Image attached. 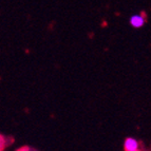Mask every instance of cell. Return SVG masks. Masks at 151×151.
I'll return each instance as SVG.
<instances>
[{
    "instance_id": "cell-1",
    "label": "cell",
    "mask_w": 151,
    "mask_h": 151,
    "mask_svg": "<svg viewBox=\"0 0 151 151\" xmlns=\"http://www.w3.org/2000/svg\"><path fill=\"white\" fill-rule=\"evenodd\" d=\"M124 150L125 151H139V143L134 137H127L124 141Z\"/></svg>"
},
{
    "instance_id": "cell-2",
    "label": "cell",
    "mask_w": 151,
    "mask_h": 151,
    "mask_svg": "<svg viewBox=\"0 0 151 151\" xmlns=\"http://www.w3.org/2000/svg\"><path fill=\"white\" fill-rule=\"evenodd\" d=\"M129 22H130L131 27H133L134 29H139L145 24V22H146V18L144 17L143 14H137V15L131 16Z\"/></svg>"
},
{
    "instance_id": "cell-3",
    "label": "cell",
    "mask_w": 151,
    "mask_h": 151,
    "mask_svg": "<svg viewBox=\"0 0 151 151\" xmlns=\"http://www.w3.org/2000/svg\"><path fill=\"white\" fill-rule=\"evenodd\" d=\"M5 146V141L2 136H0V151H2Z\"/></svg>"
}]
</instances>
